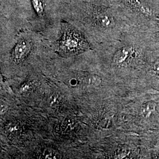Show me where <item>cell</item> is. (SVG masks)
Instances as JSON below:
<instances>
[{
	"instance_id": "7",
	"label": "cell",
	"mask_w": 159,
	"mask_h": 159,
	"mask_svg": "<svg viewBox=\"0 0 159 159\" xmlns=\"http://www.w3.org/2000/svg\"><path fill=\"white\" fill-rule=\"evenodd\" d=\"M87 81H88V83L91 85H98L100 84V83L102 82V79L98 75H93L89 77V79L87 80Z\"/></svg>"
},
{
	"instance_id": "11",
	"label": "cell",
	"mask_w": 159,
	"mask_h": 159,
	"mask_svg": "<svg viewBox=\"0 0 159 159\" xmlns=\"http://www.w3.org/2000/svg\"><path fill=\"white\" fill-rule=\"evenodd\" d=\"M30 85H29V84H24V85H23V86H22L21 90L23 91H27L29 89H30Z\"/></svg>"
},
{
	"instance_id": "8",
	"label": "cell",
	"mask_w": 159,
	"mask_h": 159,
	"mask_svg": "<svg viewBox=\"0 0 159 159\" xmlns=\"http://www.w3.org/2000/svg\"><path fill=\"white\" fill-rule=\"evenodd\" d=\"M43 157L44 159H58L60 157V156L53 151L47 150L44 152Z\"/></svg>"
},
{
	"instance_id": "6",
	"label": "cell",
	"mask_w": 159,
	"mask_h": 159,
	"mask_svg": "<svg viewBox=\"0 0 159 159\" xmlns=\"http://www.w3.org/2000/svg\"><path fill=\"white\" fill-rule=\"evenodd\" d=\"M34 9L38 14H41L43 12L44 7L41 0H31Z\"/></svg>"
},
{
	"instance_id": "2",
	"label": "cell",
	"mask_w": 159,
	"mask_h": 159,
	"mask_svg": "<svg viewBox=\"0 0 159 159\" xmlns=\"http://www.w3.org/2000/svg\"><path fill=\"white\" fill-rule=\"evenodd\" d=\"M30 49V44L25 40L20 41L14 50V56L15 59L20 60L23 58Z\"/></svg>"
},
{
	"instance_id": "10",
	"label": "cell",
	"mask_w": 159,
	"mask_h": 159,
	"mask_svg": "<svg viewBox=\"0 0 159 159\" xmlns=\"http://www.w3.org/2000/svg\"><path fill=\"white\" fill-rule=\"evenodd\" d=\"M18 129V128L17 125H11L8 127V130L12 133L17 132Z\"/></svg>"
},
{
	"instance_id": "5",
	"label": "cell",
	"mask_w": 159,
	"mask_h": 159,
	"mask_svg": "<svg viewBox=\"0 0 159 159\" xmlns=\"http://www.w3.org/2000/svg\"><path fill=\"white\" fill-rule=\"evenodd\" d=\"M79 44V40L77 39L73 35H69L67 37L66 39L64 41V44L70 49H73L74 48H76V47L78 46Z\"/></svg>"
},
{
	"instance_id": "12",
	"label": "cell",
	"mask_w": 159,
	"mask_h": 159,
	"mask_svg": "<svg viewBox=\"0 0 159 159\" xmlns=\"http://www.w3.org/2000/svg\"><path fill=\"white\" fill-rule=\"evenodd\" d=\"M77 83V80L75 79H72L70 80V84L72 85H75Z\"/></svg>"
},
{
	"instance_id": "1",
	"label": "cell",
	"mask_w": 159,
	"mask_h": 159,
	"mask_svg": "<svg viewBox=\"0 0 159 159\" xmlns=\"http://www.w3.org/2000/svg\"><path fill=\"white\" fill-rule=\"evenodd\" d=\"M133 51L129 47H124L117 52L114 57V62L121 65L126 63L132 57Z\"/></svg>"
},
{
	"instance_id": "4",
	"label": "cell",
	"mask_w": 159,
	"mask_h": 159,
	"mask_svg": "<svg viewBox=\"0 0 159 159\" xmlns=\"http://www.w3.org/2000/svg\"><path fill=\"white\" fill-rule=\"evenodd\" d=\"M97 14L98 15H96V20L98 24L104 27H107L111 25V20L107 16L102 15V14Z\"/></svg>"
},
{
	"instance_id": "3",
	"label": "cell",
	"mask_w": 159,
	"mask_h": 159,
	"mask_svg": "<svg viewBox=\"0 0 159 159\" xmlns=\"http://www.w3.org/2000/svg\"><path fill=\"white\" fill-rule=\"evenodd\" d=\"M157 104L153 101H148L144 102L141 107V114L145 118L149 117L156 109Z\"/></svg>"
},
{
	"instance_id": "9",
	"label": "cell",
	"mask_w": 159,
	"mask_h": 159,
	"mask_svg": "<svg viewBox=\"0 0 159 159\" xmlns=\"http://www.w3.org/2000/svg\"><path fill=\"white\" fill-rule=\"evenodd\" d=\"M153 70L154 73L157 75H159V58L157 59L153 64Z\"/></svg>"
}]
</instances>
